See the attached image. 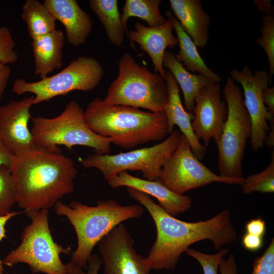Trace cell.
I'll return each instance as SVG.
<instances>
[{"mask_svg":"<svg viewBox=\"0 0 274 274\" xmlns=\"http://www.w3.org/2000/svg\"><path fill=\"white\" fill-rule=\"evenodd\" d=\"M230 77L241 84L244 90V103L252 124L250 145L254 151L262 148L269 127L268 122L274 120V115L264 105L263 90L271 83V77L266 70L258 69L254 73L248 66L241 71H230Z\"/></svg>","mask_w":274,"mask_h":274,"instance_id":"7c38bea8","label":"cell"},{"mask_svg":"<svg viewBox=\"0 0 274 274\" xmlns=\"http://www.w3.org/2000/svg\"><path fill=\"white\" fill-rule=\"evenodd\" d=\"M245 249L251 252L259 250L263 245V237L246 233L242 239Z\"/></svg>","mask_w":274,"mask_h":274,"instance_id":"e575fe53","label":"cell"},{"mask_svg":"<svg viewBox=\"0 0 274 274\" xmlns=\"http://www.w3.org/2000/svg\"><path fill=\"white\" fill-rule=\"evenodd\" d=\"M161 3V0H126L120 16L126 31H127V21L132 16L145 21L149 27H157L164 24L166 19L159 11Z\"/></svg>","mask_w":274,"mask_h":274,"instance_id":"484cf974","label":"cell"},{"mask_svg":"<svg viewBox=\"0 0 274 274\" xmlns=\"http://www.w3.org/2000/svg\"><path fill=\"white\" fill-rule=\"evenodd\" d=\"M172 13L196 47L208 43L210 17L200 0H169Z\"/></svg>","mask_w":274,"mask_h":274,"instance_id":"ffe728a7","label":"cell"},{"mask_svg":"<svg viewBox=\"0 0 274 274\" xmlns=\"http://www.w3.org/2000/svg\"><path fill=\"white\" fill-rule=\"evenodd\" d=\"M158 179L179 195L213 182L242 185L244 180L243 177L226 178L213 173L195 155L182 133L176 149L163 164Z\"/></svg>","mask_w":274,"mask_h":274,"instance_id":"8fae6325","label":"cell"},{"mask_svg":"<svg viewBox=\"0 0 274 274\" xmlns=\"http://www.w3.org/2000/svg\"><path fill=\"white\" fill-rule=\"evenodd\" d=\"M263 102L267 110L274 115V87H267L262 93Z\"/></svg>","mask_w":274,"mask_h":274,"instance_id":"f35d334b","label":"cell"},{"mask_svg":"<svg viewBox=\"0 0 274 274\" xmlns=\"http://www.w3.org/2000/svg\"><path fill=\"white\" fill-rule=\"evenodd\" d=\"M43 3L55 19L63 25L71 45L79 47L86 42L93 22L76 0H45Z\"/></svg>","mask_w":274,"mask_h":274,"instance_id":"d6986e66","label":"cell"},{"mask_svg":"<svg viewBox=\"0 0 274 274\" xmlns=\"http://www.w3.org/2000/svg\"><path fill=\"white\" fill-rule=\"evenodd\" d=\"M163 66L169 71L182 90L185 110L192 113L194 98L198 91L210 82L202 74L195 75L187 71L176 58L175 54L165 51L163 59Z\"/></svg>","mask_w":274,"mask_h":274,"instance_id":"603a6c76","label":"cell"},{"mask_svg":"<svg viewBox=\"0 0 274 274\" xmlns=\"http://www.w3.org/2000/svg\"><path fill=\"white\" fill-rule=\"evenodd\" d=\"M31 132L36 144L53 152H61L59 146L71 149L75 146L92 148L95 154H109L112 139L100 136L88 125L85 111L75 100L69 101L64 110L54 118H32Z\"/></svg>","mask_w":274,"mask_h":274,"instance_id":"5b68a950","label":"cell"},{"mask_svg":"<svg viewBox=\"0 0 274 274\" xmlns=\"http://www.w3.org/2000/svg\"><path fill=\"white\" fill-rule=\"evenodd\" d=\"M228 252V248H223L216 254H209L188 248L185 253L199 262L202 267L203 274H218L220 261Z\"/></svg>","mask_w":274,"mask_h":274,"instance_id":"f546056e","label":"cell"},{"mask_svg":"<svg viewBox=\"0 0 274 274\" xmlns=\"http://www.w3.org/2000/svg\"><path fill=\"white\" fill-rule=\"evenodd\" d=\"M191 127L196 138L207 147L211 139L218 143L226 121L227 107L221 94L220 83L210 82L194 98Z\"/></svg>","mask_w":274,"mask_h":274,"instance_id":"5bb4252c","label":"cell"},{"mask_svg":"<svg viewBox=\"0 0 274 274\" xmlns=\"http://www.w3.org/2000/svg\"></svg>","mask_w":274,"mask_h":274,"instance_id":"7bdbcfd3","label":"cell"},{"mask_svg":"<svg viewBox=\"0 0 274 274\" xmlns=\"http://www.w3.org/2000/svg\"><path fill=\"white\" fill-rule=\"evenodd\" d=\"M85 116L92 131L110 138L112 143L125 149L161 141L167 134L164 112H146L129 106L107 105L98 97L89 102Z\"/></svg>","mask_w":274,"mask_h":274,"instance_id":"3957f363","label":"cell"},{"mask_svg":"<svg viewBox=\"0 0 274 274\" xmlns=\"http://www.w3.org/2000/svg\"><path fill=\"white\" fill-rule=\"evenodd\" d=\"M13 154L0 141V167L10 166Z\"/></svg>","mask_w":274,"mask_h":274,"instance_id":"60d3db41","label":"cell"},{"mask_svg":"<svg viewBox=\"0 0 274 274\" xmlns=\"http://www.w3.org/2000/svg\"><path fill=\"white\" fill-rule=\"evenodd\" d=\"M10 169L16 203L24 212L49 209L74 190L77 169L61 152L38 150L13 155Z\"/></svg>","mask_w":274,"mask_h":274,"instance_id":"7a4b0ae2","label":"cell"},{"mask_svg":"<svg viewBox=\"0 0 274 274\" xmlns=\"http://www.w3.org/2000/svg\"><path fill=\"white\" fill-rule=\"evenodd\" d=\"M107 181L112 188L126 186L154 197L158 200L159 205L174 217L188 211L192 206V199L189 196L175 193L159 179L153 181L141 179L124 170Z\"/></svg>","mask_w":274,"mask_h":274,"instance_id":"2e32d148","label":"cell"},{"mask_svg":"<svg viewBox=\"0 0 274 274\" xmlns=\"http://www.w3.org/2000/svg\"><path fill=\"white\" fill-rule=\"evenodd\" d=\"M32 40L34 73L43 79L62 67L65 35L56 29Z\"/></svg>","mask_w":274,"mask_h":274,"instance_id":"44dd1931","label":"cell"},{"mask_svg":"<svg viewBox=\"0 0 274 274\" xmlns=\"http://www.w3.org/2000/svg\"><path fill=\"white\" fill-rule=\"evenodd\" d=\"M167 89L168 100L164 112L167 119V132L171 134L177 125L182 133L188 140L191 150L199 159L203 158L206 147L202 145L195 136L191 127V121L194 115L192 113L187 112L182 103L179 85L171 72L164 71V78Z\"/></svg>","mask_w":274,"mask_h":274,"instance_id":"ac0fdd59","label":"cell"},{"mask_svg":"<svg viewBox=\"0 0 274 274\" xmlns=\"http://www.w3.org/2000/svg\"><path fill=\"white\" fill-rule=\"evenodd\" d=\"M261 37L257 38L255 43L260 45L265 51L269 64L268 74H274V16H261Z\"/></svg>","mask_w":274,"mask_h":274,"instance_id":"f1b7e54d","label":"cell"},{"mask_svg":"<svg viewBox=\"0 0 274 274\" xmlns=\"http://www.w3.org/2000/svg\"><path fill=\"white\" fill-rule=\"evenodd\" d=\"M269 123V128L265 138L264 145L271 148L274 146V120L270 121Z\"/></svg>","mask_w":274,"mask_h":274,"instance_id":"b9f144b4","label":"cell"},{"mask_svg":"<svg viewBox=\"0 0 274 274\" xmlns=\"http://www.w3.org/2000/svg\"><path fill=\"white\" fill-rule=\"evenodd\" d=\"M168 100L164 79L140 65L127 52L118 62V75L111 83L102 102L163 112Z\"/></svg>","mask_w":274,"mask_h":274,"instance_id":"8992f818","label":"cell"},{"mask_svg":"<svg viewBox=\"0 0 274 274\" xmlns=\"http://www.w3.org/2000/svg\"><path fill=\"white\" fill-rule=\"evenodd\" d=\"M246 233L263 237L266 228L264 220L259 216L248 221L246 225Z\"/></svg>","mask_w":274,"mask_h":274,"instance_id":"836d02e7","label":"cell"},{"mask_svg":"<svg viewBox=\"0 0 274 274\" xmlns=\"http://www.w3.org/2000/svg\"><path fill=\"white\" fill-rule=\"evenodd\" d=\"M251 274H274L273 238L263 254L255 258Z\"/></svg>","mask_w":274,"mask_h":274,"instance_id":"1f68e13d","label":"cell"},{"mask_svg":"<svg viewBox=\"0 0 274 274\" xmlns=\"http://www.w3.org/2000/svg\"><path fill=\"white\" fill-rule=\"evenodd\" d=\"M15 42L11 31L6 26H0V63H14L19 59L15 50Z\"/></svg>","mask_w":274,"mask_h":274,"instance_id":"4dcf8cb0","label":"cell"},{"mask_svg":"<svg viewBox=\"0 0 274 274\" xmlns=\"http://www.w3.org/2000/svg\"><path fill=\"white\" fill-rule=\"evenodd\" d=\"M242 186L243 193L248 194L254 192L273 193L274 192V152L270 163L262 172L244 178Z\"/></svg>","mask_w":274,"mask_h":274,"instance_id":"4316f807","label":"cell"},{"mask_svg":"<svg viewBox=\"0 0 274 274\" xmlns=\"http://www.w3.org/2000/svg\"><path fill=\"white\" fill-rule=\"evenodd\" d=\"M218 269L220 274H237V267L234 254H230L227 259L223 257L219 263Z\"/></svg>","mask_w":274,"mask_h":274,"instance_id":"d590c367","label":"cell"},{"mask_svg":"<svg viewBox=\"0 0 274 274\" xmlns=\"http://www.w3.org/2000/svg\"><path fill=\"white\" fill-rule=\"evenodd\" d=\"M11 73V70L9 65L0 63V100L6 88Z\"/></svg>","mask_w":274,"mask_h":274,"instance_id":"74e56055","label":"cell"},{"mask_svg":"<svg viewBox=\"0 0 274 274\" xmlns=\"http://www.w3.org/2000/svg\"><path fill=\"white\" fill-rule=\"evenodd\" d=\"M104 73L97 59L80 56L58 73L38 81L29 82L22 78L17 79L12 90L18 95L25 93L33 94L34 105L74 90H92L100 83Z\"/></svg>","mask_w":274,"mask_h":274,"instance_id":"9c48e42d","label":"cell"},{"mask_svg":"<svg viewBox=\"0 0 274 274\" xmlns=\"http://www.w3.org/2000/svg\"><path fill=\"white\" fill-rule=\"evenodd\" d=\"M223 92L227 114L216 144L218 171L222 177L237 178L242 177V162L247 142L251 135L252 124L244 105L243 93L229 76L226 79Z\"/></svg>","mask_w":274,"mask_h":274,"instance_id":"ba28073f","label":"cell"},{"mask_svg":"<svg viewBox=\"0 0 274 274\" xmlns=\"http://www.w3.org/2000/svg\"><path fill=\"white\" fill-rule=\"evenodd\" d=\"M21 213V212L14 211L6 216L0 217V242L6 236L5 226L8 221L13 217L19 215ZM3 265V261L0 259V274H4L5 270Z\"/></svg>","mask_w":274,"mask_h":274,"instance_id":"8d00e7d4","label":"cell"},{"mask_svg":"<svg viewBox=\"0 0 274 274\" xmlns=\"http://www.w3.org/2000/svg\"><path fill=\"white\" fill-rule=\"evenodd\" d=\"M17 192L10 166L0 167V217L7 215L16 203Z\"/></svg>","mask_w":274,"mask_h":274,"instance_id":"83f0119b","label":"cell"},{"mask_svg":"<svg viewBox=\"0 0 274 274\" xmlns=\"http://www.w3.org/2000/svg\"><path fill=\"white\" fill-rule=\"evenodd\" d=\"M126 227L120 223L98 243L104 274H150L146 257L138 254Z\"/></svg>","mask_w":274,"mask_h":274,"instance_id":"4fadbf2b","label":"cell"},{"mask_svg":"<svg viewBox=\"0 0 274 274\" xmlns=\"http://www.w3.org/2000/svg\"><path fill=\"white\" fill-rule=\"evenodd\" d=\"M117 0H90L89 7L98 18L110 43L121 45L126 30L121 20Z\"/></svg>","mask_w":274,"mask_h":274,"instance_id":"cb8c5ba5","label":"cell"},{"mask_svg":"<svg viewBox=\"0 0 274 274\" xmlns=\"http://www.w3.org/2000/svg\"><path fill=\"white\" fill-rule=\"evenodd\" d=\"M102 264L99 254L92 253L87 261V271L68 262L65 264L68 274H98Z\"/></svg>","mask_w":274,"mask_h":274,"instance_id":"d6a6232c","label":"cell"},{"mask_svg":"<svg viewBox=\"0 0 274 274\" xmlns=\"http://www.w3.org/2000/svg\"><path fill=\"white\" fill-rule=\"evenodd\" d=\"M165 14L167 17L172 20L178 40L180 49L178 53L175 55L177 59L188 72L192 74L199 72L206 76L211 82L220 83L221 81L220 75L206 65L198 53L196 46L182 28L172 11L167 10Z\"/></svg>","mask_w":274,"mask_h":274,"instance_id":"7402d4cb","label":"cell"},{"mask_svg":"<svg viewBox=\"0 0 274 274\" xmlns=\"http://www.w3.org/2000/svg\"><path fill=\"white\" fill-rule=\"evenodd\" d=\"M127 191L145 207L156 226V238L146 257L151 269H174L182 254L197 242L209 239L219 250L237 239L227 209L208 220L187 222L167 213L147 194L130 187H127Z\"/></svg>","mask_w":274,"mask_h":274,"instance_id":"6da1fadb","label":"cell"},{"mask_svg":"<svg viewBox=\"0 0 274 274\" xmlns=\"http://www.w3.org/2000/svg\"><path fill=\"white\" fill-rule=\"evenodd\" d=\"M182 133L177 130L163 142L150 147H145L115 155L87 156L82 161L86 168H95L108 181L124 170H140L144 179L150 181L159 178L162 167L176 149Z\"/></svg>","mask_w":274,"mask_h":274,"instance_id":"30bf717a","label":"cell"},{"mask_svg":"<svg viewBox=\"0 0 274 274\" xmlns=\"http://www.w3.org/2000/svg\"><path fill=\"white\" fill-rule=\"evenodd\" d=\"M21 18L32 40L56 29V20L39 1L27 0L22 6Z\"/></svg>","mask_w":274,"mask_h":274,"instance_id":"d4e9b609","label":"cell"},{"mask_svg":"<svg viewBox=\"0 0 274 274\" xmlns=\"http://www.w3.org/2000/svg\"><path fill=\"white\" fill-rule=\"evenodd\" d=\"M54 209L57 215L66 217L75 229L78 245L70 262L83 270L87 269L94 247L104 236L118 224L138 218L144 212L140 205H121L112 198L98 200L95 206L75 200L67 205L59 200Z\"/></svg>","mask_w":274,"mask_h":274,"instance_id":"277c9868","label":"cell"},{"mask_svg":"<svg viewBox=\"0 0 274 274\" xmlns=\"http://www.w3.org/2000/svg\"><path fill=\"white\" fill-rule=\"evenodd\" d=\"M24 212L31 223L23 229L20 244L4 257L3 264L11 267L18 263H26L34 273L68 274L60 254L69 253L71 248L54 241L49 225L48 209Z\"/></svg>","mask_w":274,"mask_h":274,"instance_id":"52a82bcc","label":"cell"},{"mask_svg":"<svg viewBox=\"0 0 274 274\" xmlns=\"http://www.w3.org/2000/svg\"><path fill=\"white\" fill-rule=\"evenodd\" d=\"M33 100V95L19 100H10L0 106V141L13 155L46 150L36 144L28 127Z\"/></svg>","mask_w":274,"mask_h":274,"instance_id":"9a60e30c","label":"cell"},{"mask_svg":"<svg viewBox=\"0 0 274 274\" xmlns=\"http://www.w3.org/2000/svg\"><path fill=\"white\" fill-rule=\"evenodd\" d=\"M166 22L159 26L149 27L139 21L134 24V30L126 34L131 42L138 43L146 52L152 61L154 72L164 78L165 70L163 59L166 48H174L178 44L177 38L173 35V23L167 17Z\"/></svg>","mask_w":274,"mask_h":274,"instance_id":"e0dca14e","label":"cell"},{"mask_svg":"<svg viewBox=\"0 0 274 274\" xmlns=\"http://www.w3.org/2000/svg\"><path fill=\"white\" fill-rule=\"evenodd\" d=\"M258 12L266 16H274V8L270 0H253Z\"/></svg>","mask_w":274,"mask_h":274,"instance_id":"ab89813d","label":"cell"}]
</instances>
